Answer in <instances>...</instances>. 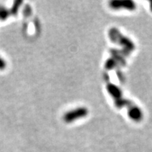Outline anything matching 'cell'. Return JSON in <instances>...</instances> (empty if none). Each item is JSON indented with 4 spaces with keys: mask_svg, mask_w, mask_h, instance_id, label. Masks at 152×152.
<instances>
[{
    "mask_svg": "<svg viewBox=\"0 0 152 152\" xmlns=\"http://www.w3.org/2000/svg\"><path fill=\"white\" fill-rule=\"evenodd\" d=\"M88 114V109L85 107H77L66 112L64 115V121L67 123H73L77 120L86 117Z\"/></svg>",
    "mask_w": 152,
    "mask_h": 152,
    "instance_id": "cell-1",
    "label": "cell"
},
{
    "mask_svg": "<svg viewBox=\"0 0 152 152\" xmlns=\"http://www.w3.org/2000/svg\"><path fill=\"white\" fill-rule=\"evenodd\" d=\"M135 6V4L132 1H113L110 2V7L113 9L124 8L128 10H134Z\"/></svg>",
    "mask_w": 152,
    "mask_h": 152,
    "instance_id": "cell-2",
    "label": "cell"
},
{
    "mask_svg": "<svg viewBox=\"0 0 152 152\" xmlns=\"http://www.w3.org/2000/svg\"><path fill=\"white\" fill-rule=\"evenodd\" d=\"M128 115L131 119L134 121H140L142 118V110L138 107V106H130L128 111Z\"/></svg>",
    "mask_w": 152,
    "mask_h": 152,
    "instance_id": "cell-3",
    "label": "cell"
},
{
    "mask_svg": "<svg viewBox=\"0 0 152 152\" xmlns=\"http://www.w3.org/2000/svg\"><path fill=\"white\" fill-rule=\"evenodd\" d=\"M108 90H109V92L113 95L114 97L117 98V99H119V98L121 96V92L119 88L117 87L114 86V85H110L108 87Z\"/></svg>",
    "mask_w": 152,
    "mask_h": 152,
    "instance_id": "cell-4",
    "label": "cell"
},
{
    "mask_svg": "<svg viewBox=\"0 0 152 152\" xmlns=\"http://www.w3.org/2000/svg\"><path fill=\"white\" fill-rule=\"evenodd\" d=\"M7 61H6L5 59L2 58L1 56H0V71H3L6 68H7Z\"/></svg>",
    "mask_w": 152,
    "mask_h": 152,
    "instance_id": "cell-5",
    "label": "cell"
},
{
    "mask_svg": "<svg viewBox=\"0 0 152 152\" xmlns=\"http://www.w3.org/2000/svg\"><path fill=\"white\" fill-rule=\"evenodd\" d=\"M150 8H151V10L152 11V1L151 3H150Z\"/></svg>",
    "mask_w": 152,
    "mask_h": 152,
    "instance_id": "cell-6",
    "label": "cell"
}]
</instances>
